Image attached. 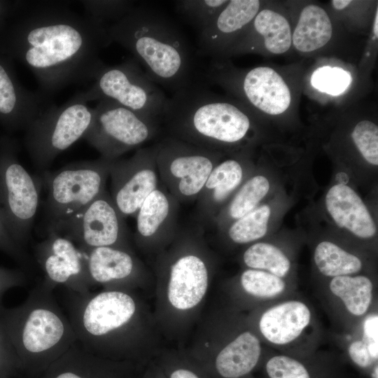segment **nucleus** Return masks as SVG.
<instances>
[{
  "label": "nucleus",
  "instance_id": "1a4fd4ad",
  "mask_svg": "<svg viewBox=\"0 0 378 378\" xmlns=\"http://www.w3.org/2000/svg\"><path fill=\"white\" fill-rule=\"evenodd\" d=\"M152 146L162 186L179 203L196 201L220 153L168 135Z\"/></svg>",
  "mask_w": 378,
  "mask_h": 378
},
{
  "label": "nucleus",
  "instance_id": "aec40b11",
  "mask_svg": "<svg viewBox=\"0 0 378 378\" xmlns=\"http://www.w3.org/2000/svg\"><path fill=\"white\" fill-rule=\"evenodd\" d=\"M326 209L336 225L360 238H370L377 227L365 204L349 186L336 184L326 195Z\"/></svg>",
  "mask_w": 378,
  "mask_h": 378
},
{
  "label": "nucleus",
  "instance_id": "6ab92c4d",
  "mask_svg": "<svg viewBox=\"0 0 378 378\" xmlns=\"http://www.w3.org/2000/svg\"><path fill=\"white\" fill-rule=\"evenodd\" d=\"M208 268L202 256L188 252L169 267L168 299L176 309H188L204 297L208 284Z\"/></svg>",
  "mask_w": 378,
  "mask_h": 378
},
{
  "label": "nucleus",
  "instance_id": "a211bd4d",
  "mask_svg": "<svg viewBox=\"0 0 378 378\" xmlns=\"http://www.w3.org/2000/svg\"><path fill=\"white\" fill-rule=\"evenodd\" d=\"M244 176V165L235 158L219 162L213 169L196 200L197 226L203 229L214 221L225 202L242 185Z\"/></svg>",
  "mask_w": 378,
  "mask_h": 378
},
{
  "label": "nucleus",
  "instance_id": "4be33fe9",
  "mask_svg": "<svg viewBox=\"0 0 378 378\" xmlns=\"http://www.w3.org/2000/svg\"><path fill=\"white\" fill-rule=\"evenodd\" d=\"M82 251L92 285L128 281L136 274V262L127 250L98 247Z\"/></svg>",
  "mask_w": 378,
  "mask_h": 378
},
{
  "label": "nucleus",
  "instance_id": "58836bf2",
  "mask_svg": "<svg viewBox=\"0 0 378 378\" xmlns=\"http://www.w3.org/2000/svg\"><path fill=\"white\" fill-rule=\"evenodd\" d=\"M363 340L366 342L371 356L378 358V316H368L363 322Z\"/></svg>",
  "mask_w": 378,
  "mask_h": 378
},
{
  "label": "nucleus",
  "instance_id": "7ed1b4c3",
  "mask_svg": "<svg viewBox=\"0 0 378 378\" xmlns=\"http://www.w3.org/2000/svg\"><path fill=\"white\" fill-rule=\"evenodd\" d=\"M53 290L42 281L21 304L0 309V325L18 356L24 378H36L76 342Z\"/></svg>",
  "mask_w": 378,
  "mask_h": 378
},
{
  "label": "nucleus",
  "instance_id": "393cba45",
  "mask_svg": "<svg viewBox=\"0 0 378 378\" xmlns=\"http://www.w3.org/2000/svg\"><path fill=\"white\" fill-rule=\"evenodd\" d=\"M270 189L267 178L255 175L247 179L237 190L227 205L216 217L218 227H222L225 220H235L255 209L266 196Z\"/></svg>",
  "mask_w": 378,
  "mask_h": 378
},
{
  "label": "nucleus",
  "instance_id": "c9c22d12",
  "mask_svg": "<svg viewBox=\"0 0 378 378\" xmlns=\"http://www.w3.org/2000/svg\"><path fill=\"white\" fill-rule=\"evenodd\" d=\"M0 251L13 258L25 269H30V257L24 248L18 245L10 236L0 214Z\"/></svg>",
  "mask_w": 378,
  "mask_h": 378
},
{
  "label": "nucleus",
  "instance_id": "7c9ffc66",
  "mask_svg": "<svg viewBox=\"0 0 378 378\" xmlns=\"http://www.w3.org/2000/svg\"><path fill=\"white\" fill-rule=\"evenodd\" d=\"M240 281L246 293L258 298L275 297L286 288V284L281 278L254 269L245 270L241 275Z\"/></svg>",
  "mask_w": 378,
  "mask_h": 378
},
{
  "label": "nucleus",
  "instance_id": "412c9836",
  "mask_svg": "<svg viewBox=\"0 0 378 378\" xmlns=\"http://www.w3.org/2000/svg\"><path fill=\"white\" fill-rule=\"evenodd\" d=\"M310 319V310L304 303L288 301L263 313L259 321V328L268 342L284 345L297 339L309 325Z\"/></svg>",
  "mask_w": 378,
  "mask_h": 378
},
{
  "label": "nucleus",
  "instance_id": "9b49d317",
  "mask_svg": "<svg viewBox=\"0 0 378 378\" xmlns=\"http://www.w3.org/2000/svg\"><path fill=\"white\" fill-rule=\"evenodd\" d=\"M51 232L67 237L82 251L98 247L128 251V228L125 218L106 189L48 233Z\"/></svg>",
  "mask_w": 378,
  "mask_h": 378
},
{
  "label": "nucleus",
  "instance_id": "79ce46f5",
  "mask_svg": "<svg viewBox=\"0 0 378 378\" xmlns=\"http://www.w3.org/2000/svg\"><path fill=\"white\" fill-rule=\"evenodd\" d=\"M332 5L335 9L342 10L347 7L351 1H332Z\"/></svg>",
  "mask_w": 378,
  "mask_h": 378
},
{
  "label": "nucleus",
  "instance_id": "f3484780",
  "mask_svg": "<svg viewBox=\"0 0 378 378\" xmlns=\"http://www.w3.org/2000/svg\"><path fill=\"white\" fill-rule=\"evenodd\" d=\"M178 200L163 186H158L144 200L136 218L135 237L144 244L175 237L178 229Z\"/></svg>",
  "mask_w": 378,
  "mask_h": 378
},
{
  "label": "nucleus",
  "instance_id": "2f4dec72",
  "mask_svg": "<svg viewBox=\"0 0 378 378\" xmlns=\"http://www.w3.org/2000/svg\"><path fill=\"white\" fill-rule=\"evenodd\" d=\"M80 3L85 15L104 25L108 22H112V24L119 21L134 7L133 1L127 0H90Z\"/></svg>",
  "mask_w": 378,
  "mask_h": 378
},
{
  "label": "nucleus",
  "instance_id": "9d476101",
  "mask_svg": "<svg viewBox=\"0 0 378 378\" xmlns=\"http://www.w3.org/2000/svg\"><path fill=\"white\" fill-rule=\"evenodd\" d=\"M93 109L92 123L83 138L102 158L109 160L141 148L162 132L161 122L144 117L111 99L99 100Z\"/></svg>",
  "mask_w": 378,
  "mask_h": 378
},
{
  "label": "nucleus",
  "instance_id": "f03ea898",
  "mask_svg": "<svg viewBox=\"0 0 378 378\" xmlns=\"http://www.w3.org/2000/svg\"><path fill=\"white\" fill-rule=\"evenodd\" d=\"M107 33L111 43L132 52L155 84L174 93L199 83L188 41L160 10L134 6L121 20L108 26Z\"/></svg>",
  "mask_w": 378,
  "mask_h": 378
},
{
  "label": "nucleus",
  "instance_id": "c756f323",
  "mask_svg": "<svg viewBox=\"0 0 378 378\" xmlns=\"http://www.w3.org/2000/svg\"><path fill=\"white\" fill-rule=\"evenodd\" d=\"M227 0H181L175 3L177 13L199 32L211 22L228 3Z\"/></svg>",
  "mask_w": 378,
  "mask_h": 378
},
{
  "label": "nucleus",
  "instance_id": "ea45409f",
  "mask_svg": "<svg viewBox=\"0 0 378 378\" xmlns=\"http://www.w3.org/2000/svg\"><path fill=\"white\" fill-rule=\"evenodd\" d=\"M170 378H198V377L191 371L180 369L174 371Z\"/></svg>",
  "mask_w": 378,
  "mask_h": 378
},
{
  "label": "nucleus",
  "instance_id": "b1692460",
  "mask_svg": "<svg viewBox=\"0 0 378 378\" xmlns=\"http://www.w3.org/2000/svg\"><path fill=\"white\" fill-rule=\"evenodd\" d=\"M260 354L258 337L250 332H244L218 354L216 359V370L224 378H239L254 369Z\"/></svg>",
  "mask_w": 378,
  "mask_h": 378
},
{
  "label": "nucleus",
  "instance_id": "bb28decb",
  "mask_svg": "<svg viewBox=\"0 0 378 378\" xmlns=\"http://www.w3.org/2000/svg\"><path fill=\"white\" fill-rule=\"evenodd\" d=\"M314 258L318 270L327 276L350 275L362 268V262L357 256L328 241L317 245Z\"/></svg>",
  "mask_w": 378,
  "mask_h": 378
},
{
  "label": "nucleus",
  "instance_id": "473e14b6",
  "mask_svg": "<svg viewBox=\"0 0 378 378\" xmlns=\"http://www.w3.org/2000/svg\"><path fill=\"white\" fill-rule=\"evenodd\" d=\"M351 137L357 149L370 164H378V127L373 122L363 120L354 127Z\"/></svg>",
  "mask_w": 378,
  "mask_h": 378
},
{
  "label": "nucleus",
  "instance_id": "6e6552de",
  "mask_svg": "<svg viewBox=\"0 0 378 378\" xmlns=\"http://www.w3.org/2000/svg\"><path fill=\"white\" fill-rule=\"evenodd\" d=\"M78 93L86 102L111 99L161 122L168 99L134 58L113 66L105 65L95 76L92 85Z\"/></svg>",
  "mask_w": 378,
  "mask_h": 378
},
{
  "label": "nucleus",
  "instance_id": "c85d7f7f",
  "mask_svg": "<svg viewBox=\"0 0 378 378\" xmlns=\"http://www.w3.org/2000/svg\"><path fill=\"white\" fill-rule=\"evenodd\" d=\"M270 208L265 204L258 206L227 226L230 239L236 244H247L263 237L267 231Z\"/></svg>",
  "mask_w": 378,
  "mask_h": 378
},
{
  "label": "nucleus",
  "instance_id": "f704fd0d",
  "mask_svg": "<svg viewBox=\"0 0 378 378\" xmlns=\"http://www.w3.org/2000/svg\"><path fill=\"white\" fill-rule=\"evenodd\" d=\"M22 375L18 356L0 325V378H15Z\"/></svg>",
  "mask_w": 378,
  "mask_h": 378
},
{
  "label": "nucleus",
  "instance_id": "5701e85b",
  "mask_svg": "<svg viewBox=\"0 0 378 378\" xmlns=\"http://www.w3.org/2000/svg\"><path fill=\"white\" fill-rule=\"evenodd\" d=\"M332 35L331 20L316 4L304 6L292 32V46L300 53L309 54L325 46Z\"/></svg>",
  "mask_w": 378,
  "mask_h": 378
},
{
  "label": "nucleus",
  "instance_id": "cd10ccee",
  "mask_svg": "<svg viewBox=\"0 0 378 378\" xmlns=\"http://www.w3.org/2000/svg\"><path fill=\"white\" fill-rule=\"evenodd\" d=\"M243 260L251 269L267 270L280 278L290 268L289 259L279 248L264 242L250 246L244 253Z\"/></svg>",
  "mask_w": 378,
  "mask_h": 378
},
{
  "label": "nucleus",
  "instance_id": "37998d69",
  "mask_svg": "<svg viewBox=\"0 0 378 378\" xmlns=\"http://www.w3.org/2000/svg\"><path fill=\"white\" fill-rule=\"evenodd\" d=\"M370 378H378V364L375 363L370 370Z\"/></svg>",
  "mask_w": 378,
  "mask_h": 378
},
{
  "label": "nucleus",
  "instance_id": "2eb2a0df",
  "mask_svg": "<svg viewBox=\"0 0 378 378\" xmlns=\"http://www.w3.org/2000/svg\"><path fill=\"white\" fill-rule=\"evenodd\" d=\"M261 9L257 0H232L199 33L196 56L221 59Z\"/></svg>",
  "mask_w": 378,
  "mask_h": 378
},
{
  "label": "nucleus",
  "instance_id": "f257e3e1",
  "mask_svg": "<svg viewBox=\"0 0 378 378\" xmlns=\"http://www.w3.org/2000/svg\"><path fill=\"white\" fill-rule=\"evenodd\" d=\"M108 26L64 3L36 4L0 37V50L26 66L49 98L71 84L94 80L105 66L100 51L111 44Z\"/></svg>",
  "mask_w": 378,
  "mask_h": 378
},
{
  "label": "nucleus",
  "instance_id": "4c0bfd02",
  "mask_svg": "<svg viewBox=\"0 0 378 378\" xmlns=\"http://www.w3.org/2000/svg\"><path fill=\"white\" fill-rule=\"evenodd\" d=\"M348 354L351 361L361 369H368L377 363L370 355L366 342L356 340L351 343L348 348Z\"/></svg>",
  "mask_w": 378,
  "mask_h": 378
},
{
  "label": "nucleus",
  "instance_id": "423d86ee",
  "mask_svg": "<svg viewBox=\"0 0 378 378\" xmlns=\"http://www.w3.org/2000/svg\"><path fill=\"white\" fill-rule=\"evenodd\" d=\"M111 161L100 157L70 163L53 172L45 173L47 232L106 190Z\"/></svg>",
  "mask_w": 378,
  "mask_h": 378
},
{
  "label": "nucleus",
  "instance_id": "39448f33",
  "mask_svg": "<svg viewBox=\"0 0 378 378\" xmlns=\"http://www.w3.org/2000/svg\"><path fill=\"white\" fill-rule=\"evenodd\" d=\"M94 109L79 93L60 106L50 104L25 130L24 144L34 166L47 169L55 158L83 138Z\"/></svg>",
  "mask_w": 378,
  "mask_h": 378
},
{
  "label": "nucleus",
  "instance_id": "f8f14e48",
  "mask_svg": "<svg viewBox=\"0 0 378 378\" xmlns=\"http://www.w3.org/2000/svg\"><path fill=\"white\" fill-rule=\"evenodd\" d=\"M153 146L136 149L127 159L112 160L111 198L125 218L135 217L146 197L159 186Z\"/></svg>",
  "mask_w": 378,
  "mask_h": 378
},
{
  "label": "nucleus",
  "instance_id": "20e7f679",
  "mask_svg": "<svg viewBox=\"0 0 378 378\" xmlns=\"http://www.w3.org/2000/svg\"><path fill=\"white\" fill-rule=\"evenodd\" d=\"M162 123L166 135L209 150L236 146L253 126L248 108L196 83L168 98Z\"/></svg>",
  "mask_w": 378,
  "mask_h": 378
},
{
  "label": "nucleus",
  "instance_id": "dca6fc26",
  "mask_svg": "<svg viewBox=\"0 0 378 378\" xmlns=\"http://www.w3.org/2000/svg\"><path fill=\"white\" fill-rule=\"evenodd\" d=\"M291 46L292 30L288 19L274 10L261 8L221 59L262 49L274 55H281Z\"/></svg>",
  "mask_w": 378,
  "mask_h": 378
},
{
  "label": "nucleus",
  "instance_id": "0eeeda50",
  "mask_svg": "<svg viewBox=\"0 0 378 378\" xmlns=\"http://www.w3.org/2000/svg\"><path fill=\"white\" fill-rule=\"evenodd\" d=\"M16 143L0 138V214L13 239L27 244L37 212L41 182L18 158Z\"/></svg>",
  "mask_w": 378,
  "mask_h": 378
},
{
  "label": "nucleus",
  "instance_id": "a19ab883",
  "mask_svg": "<svg viewBox=\"0 0 378 378\" xmlns=\"http://www.w3.org/2000/svg\"><path fill=\"white\" fill-rule=\"evenodd\" d=\"M10 7L9 4L5 1H0V26L2 24L3 20L9 13Z\"/></svg>",
  "mask_w": 378,
  "mask_h": 378
},
{
  "label": "nucleus",
  "instance_id": "72a5a7b5",
  "mask_svg": "<svg viewBox=\"0 0 378 378\" xmlns=\"http://www.w3.org/2000/svg\"><path fill=\"white\" fill-rule=\"evenodd\" d=\"M351 82L350 74L339 67L325 66L316 69L312 76V85L332 95L344 92Z\"/></svg>",
  "mask_w": 378,
  "mask_h": 378
},
{
  "label": "nucleus",
  "instance_id": "4468645a",
  "mask_svg": "<svg viewBox=\"0 0 378 378\" xmlns=\"http://www.w3.org/2000/svg\"><path fill=\"white\" fill-rule=\"evenodd\" d=\"M48 99L20 84L12 59L0 50V124L8 131L25 130L50 105Z\"/></svg>",
  "mask_w": 378,
  "mask_h": 378
},
{
  "label": "nucleus",
  "instance_id": "e433bc0d",
  "mask_svg": "<svg viewBox=\"0 0 378 378\" xmlns=\"http://www.w3.org/2000/svg\"><path fill=\"white\" fill-rule=\"evenodd\" d=\"M26 281V275L21 270L0 267V309L4 294L11 288L24 286Z\"/></svg>",
  "mask_w": 378,
  "mask_h": 378
},
{
  "label": "nucleus",
  "instance_id": "a878e982",
  "mask_svg": "<svg viewBox=\"0 0 378 378\" xmlns=\"http://www.w3.org/2000/svg\"><path fill=\"white\" fill-rule=\"evenodd\" d=\"M329 287L331 292L342 300L351 314L361 316L368 311L372 298V284L367 276L333 277Z\"/></svg>",
  "mask_w": 378,
  "mask_h": 378
},
{
  "label": "nucleus",
  "instance_id": "ddd939ff",
  "mask_svg": "<svg viewBox=\"0 0 378 378\" xmlns=\"http://www.w3.org/2000/svg\"><path fill=\"white\" fill-rule=\"evenodd\" d=\"M34 257L46 284L84 294L92 286L83 252L69 239L54 232L34 246Z\"/></svg>",
  "mask_w": 378,
  "mask_h": 378
}]
</instances>
